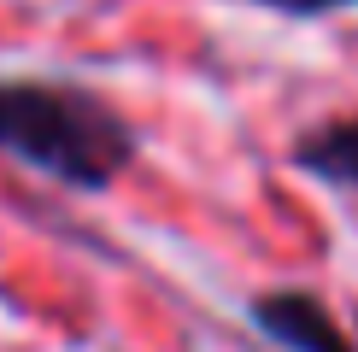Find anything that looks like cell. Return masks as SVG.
<instances>
[{"mask_svg":"<svg viewBox=\"0 0 358 352\" xmlns=\"http://www.w3.org/2000/svg\"><path fill=\"white\" fill-rule=\"evenodd\" d=\"M0 159L71 194H106L136 170L141 129L77 77H0Z\"/></svg>","mask_w":358,"mask_h":352,"instance_id":"cell-1","label":"cell"},{"mask_svg":"<svg viewBox=\"0 0 358 352\" xmlns=\"http://www.w3.org/2000/svg\"><path fill=\"white\" fill-rule=\"evenodd\" d=\"M247 317L282 352H352L347 329L335 323V311L311 288H264V293H252Z\"/></svg>","mask_w":358,"mask_h":352,"instance_id":"cell-2","label":"cell"},{"mask_svg":"<svg viewBox=\"0 0 358 352\" xmlns=\"http://www.w3.org/2000/svg\"><path fill=\"white\" fill-rule=\"evenodd\" d=\"M288 165L329 188L358 194V117H323V124L300 129L288 147Z\"/></svg>","mask_w":358,"mask_h":352,"instance_id":"cell-3","label":"cell"},{"mask_svg":"<svg viewBox=\"0 0 358 352\" xmlns=\"http://www.w3.org/2000/svg\"><path fill=\"white\" fill-rule=\"evenodd\" d=\"M252 6L276 12V18H294V24H317V18H335V12H352L358 0H252Z\"/></svg>","mask_w":358,"mask_h":352,"instance_id":"cell-4","label":"cell"}]
</instances>
